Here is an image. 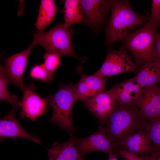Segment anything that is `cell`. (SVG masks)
I'll use <instances>...</instances> for the list:
<instances>
[{"instance_id":"cell-16","label":"cell","mask_w":160,"mask_h":160,"mask_svg":"<svg viewBox=\"0 0 160 160\" xmlns=\"http://www.w3.org/2000/svg\"><path fill=\"white\" fill-rule=\"evenodd\" d=\"M49 160H83L72 136L63 143L56 142L51 148H46Z\"/></svg>"},{"instance_id":"cell-23","label":"cell","mask_w":160,"mask_h":160,"mask_svg":"<svg viewBox=\"0 0 160 160\" xmlns=\"http://www.w3.org/2000/svg\"><path fill=\"white\" fill-rule=\"evenodd\" d=\"M75 102H87L93 96L87 85L80 78L79 81L75 84L74 92Z\"/></svg>"},{"instance_id":"cell-20","label":"cell","mask_w":160,"mask_h":160,"mask_svg":"<svg viewBox=\"0 0 160 160\" xmlns=\"http://www.w3.org/2000/svg\"><path fill=\"white\" fill-rule=\"evenodd\" d=\"M8 79L5 76L3 71V66L1 65L0 68V99L10 104L15 110L21 113V102L18 100L17 97L11 94L8 89L9 84Z\"/></svg>"},{"instance_id":"cell-3","label":"cell","mask_w":160,"mask_h":160,"mask_svg":"<svg viewBox=\"0 0 160 160\" xmlns=\"http://www.w3.org/2000/svg\"><path fill=\"white\" fill-rule=\"evenodd\" d=\"M157 27V23L149 21L121 40L122 46L133 56L138 68L146 62L154 61Z\"/></svg>"},{"instance_id":"cell-8","label":"cell","mask_w":160,"mask_h":160,"mask_svg":"<svg viewBox=\"0 0 160 160\" xmlns=\"http://www.w3.org/2000/svg\"><path fill=\"white\" fill-rule=\"evenodd\" d=\"M35 46L33 41L25 50L5 59V65L3 67V71L5 76L9 83L17 86L23 94L26 87L23 83V76L30 53Z\"/></svg>"},{"instance_id":"cell-31","label":"cell","mask_w":160,"mask_h":160,"mask_svg":"<svg viewBox=\"0 0 160 160\" xmlns=\"http://www.w3.org/2000/svg\"><path fill=\"white\" fill-rule=\"evenodd\" d=\"M157 27L160 29V19L157 23Z\"/></svg>"},{"instance_id":"cell-4","label":"cell","mask_w":160,"mask_h":160,"mask_svg":"<svg viewBox=\"0 0 160 160\" xmlns=\"http://www.w3.org/2000/svg\"><path fill=\"white\" fill-rule=\"evenodd\" d=\"M75 87V84H61L57 92L47 99L53 109L52 116L48 121L55 124L71 136L76 131L72 124L73 108L76 102Z\"/></svg>"},{"instance_id":"cell-12","label":"cell","mask_w":160,"mask_h":160,"mask_svg":"<svg viewBox=\"0 0 160 160\" xmlns=\"http://www.w3.org/2000/svg\"><path fill=\"white\" fill-rule=\"evenodd\" d=\"M116 102L109 90L96 94L85 103L86 108L103 123L114 109Z\"/></svg>"},{"instance_id":"cell-30","label":"cell","mask_w":160,"mask_h":160,"mask_svg":"<svg viewBox=\"0 0 160 160\" xmlns=\"http://www.w3.org/2000/svg\"><path fill=\"white\" fill-rule=\"evenodd\" d=\"M107 154L108 157V160H119L117 154L113 152H110Z\"/></svg>"},{"instance_id":"cell-28","label":"cell","mask_w":160,"mask_h":160,"mask_svg":"<svg viewBox=\"0 0 160 160\" xmlns=\"http://www.w3.org/2000/svg\"><path fill=\"white\" fill-rule=\"evenodd\" d=\"M153 56L154 61L160 62V33H158L156 37Z\"/></svg>"},{"instance_id":"cell-1","label":"cell","mask_w":160,"mask_h":160,"mask_svg":"<svg viewBox=\"0 0 160 160\" xmlns=\"http://www.w3.org/2000/svg\"><path fill=\"white\" fill-rule=\"evenodd\" d=\"M111 11L105 30L106 42L108 47L122 40L150 20V15L136 12L128 0H113Z\"/></svg>"},{"instance_id":"cell-9","label":"cell","mask_w":160,"mask_h":160,"mask_svg":"<svg viewBox=\"0 0 160 160\" xmlns=\"http://www.w3.org/2000/svg\"><path fill=\"white\" fill-rule=\"evenodd\" d=\"M135 105L145 119L160 116V90L156 85L142 88Z\"/></svg>"},{"instance_id":"cell-22","label":"cell","mask_w":160,"mask_h":160,"mask_svg":"<svg viewBox=\"0 0 160 160\" xmlns=\"http://www.w3.org/2000/svg\"><path fill=\"white\" fill-rule=\"evenodd\" d=\"M145 129L154 144L155 153L160 150V116L146 119Z\"/></svg>"},{"instance_id":"cell-2","label":"cell","mask_w":160,"mask_h":160,"mask_svg":"<svg viewBox=\"0 0 160 160\" xmlns=\"http://www.w3.org/2000/svg\"><path fill=\"white\" fill-rule=\"evenodd\" d=\"M145 120L134 104L121 105L116 103L103 123L115 148L127 137L144 129Z\"/></svg>"},{"instance_id":"cell-27","label":"cell","mask_w":160,"mask_h":160,"mask_svg":"<svg viewBox=\"0 0 160 160\" xmlns=\"http://www.w3.org/2000/svg\"><path fill=\"white\" fill-rule=\"evenodd\" d=\"M117 154L125 160H147L145 156H140L126 151L120 150Z\"/></svg>"},{"instance_id":"cell-18","label":"cell","mask_w":160,"mask_h":160,"mask_svg":"<svg viewBox=\"0 0 160 160\" xmlns=\"http://www.w3.org/2000/svg\"><path fill=\"white\" fill-rule=\"evenodd\" d=\"M58 12L54 0L41 1L38 17L35 23L38 32H42L52 22Z\"/></svg>"},{"instance_id":"cell-32","label":"cell","mask_w":160,"mask_h":160,"mask_svg":"<svg viewBox=\"0 0 160 160\" xmlns=\"http://www.w3.org/2000/svg\"><path fill=\"white\" fill-rule=\"evenodd\" d=\"M159 87V89H160V87Z\"/></svg>"},{"instance_id":"cell-7","label":"cell","mask_w":160,"mask_h":160,"mask_svg":"<svg viewBox=\"0 0 160 160\" xmlns=\"http://www.w3.org/2000/svg\"><path fill=\"white\" fill-rule=\"evenodd\" d=\"M71 136L83 158L90 152L100 151L107 154L114 151V145L103 125H99L96 132L86 137L79 138Z\"/></svg>"},{"instance_id":"cell-10","label":"cell","mask_w":160,"mask_h":160,"mask_svg":"<svg viewBox=\"0 0 160 160\" xmlns=\"http://www.w3.org/2000/svg\"><path fill=\"white\" fill-rule=\"evenodd\" d=\"M113 1L110 0H81L84 23L93 29L101 26L111 10Z\"/></svg>"},{"instance_id":"cell-15","label":"cell","mask_w":160,"mask_h":160,"mask_svg":"<svg viewBox=\"0 0 160 160\" xmlns=\"http://www.w3.org/2000/svg\"><path fill=\"white\" fill-rule=\"evenodd\" d=\"M0 137L1 140L6 138H11L14 139L18 138H24L41 144L39 139L31 135L23 128L15 116L14 109L1 118Z\"/></svg>"},{"instance_id":"cell-24","label":"cell","mask_w":160,"mask_h":160,"mask_svg":"<svg viewBox=\"0 0 160 160\" xmlns=\"http://www.w3.org/2000/svg\"><path fill=\"white\" fill-rule=\"evenodd\" d=\"M31 77L40 79L44 83L51 82L53 78L52 73L45 68L43 64L34 66L30 71Z\"/></svg>"},{"instance_id":"cell-26","label":"cell","mask_w":160,"mask_h":160,"mask_svg":"<svg viewBox=\"0 0 160 160\" xmlns=\"http://www.w3.org/2000/svg\"><path fill=\"white\" fill-rule=\"evenodd\" d=\"M160 19V0H152L149 22L157 23Z\"/></svg>"},{"instance_id":"cell-13","label":"cell","mask_w":160,"mask_h":160,"mask_svg":"<svg viewBox=\"0 0 160 160\" xmlns=\"http://www.w3.org/2000/svg\"><path fill=\"white\" fill-rule=\"evenodd\" d=\"M48 103L47 99L39 97L26 87L21 103V118L27 117L32 121H35L39 116L47 113Z\"/></svg>"},{"instance_id":"cell-6","label":"cell","mask_w":160,"mask_h":160,"mask_svg":"<svg viewBox=\"0 0 160 160\" xmlns=\"http://www.w3.org/2000/svg\"><path fill=\"white\" fill-rule=\"evenodd\" d=\"M138 69L135 62L122 46L119 50L108 51L101 67L94 74L100 77H110L125 72H136Z\"/></svg>"},{"instance_id":"cell-11","label":"cell","mask_w":160,"mask_h":160,"mask_svg":"<svg viewBox=\"0 0 160 160\" xmlns=\"http://www.w3.org/2000/svg\"><path fill=\"white\" fill-rule=\"evenodd\" d=\"M118 146L120 150L127 151L138 156H151L155 153L152 142L145 128L127 137L120 142Z\"/></svg>"},{"instance_id":"cell-17","label":"cell","mask_w":160,"mask_h":160,"mask_svg":"<svg viewBox=\"0 0 160 160\" xmlns=\"http://www.w3.org/2000/svg\"><path fill=\"white\" fill-rule=\"evenodd\" d=\"M136 73L134 77L142 88L156 85L160 82V62H146L138 68Z\"/></svg>"},{"instance_id":"cell-5","label":"cell","mask_w":160,"mask_h":160,"mask_svg":"<svg viewBox=\"0 0 160 160\" xmlns=\"http://www.w3.org/2000/svg\"><path fill=\"white\" fill-rule=\"evenodd\" d=\"M74 31L60 24L45 32L33 34V41L35 46L40 45L46 53H54L59 56H68L83 60L78 57L74 50L72 38Z\"/></svg>"},{"instance_id":"cell-21","label":"cell","mask_w":160,"mask_h":160,"mask_svg":"<svg viewBox=\"0 0 160 160\" xmlns=\"http://www.w3.org/2000/svg\"><path fill=\"white\" fill-rule=\"evenodd\" d=\"M77 70L81 74V78L88 87L93 96L104 92L107 80L109 77H100L94 74H84L80 68Z\"/></svg>"},{"instance_id":"cell-14","label":"cell","mask_w":160,"mask_h":160,"mask_svg":"<svg viewBox=\"0 0 160 160\" xmlns=\"http://www.w3.org/2000/svg\"><path fill=\"white\" fill-rule=\"evenodd\" d=\"M142 89L134 77L114 85L109 90L117 103L135 105Z\"/></svg>"},{"instance_id":"cell-25","label":"cell","mask_w":160,"mask_h":160,"mask_svg":"<svg viewBox=\"0 0 160 160\" xmlns=\"http://www.w3.org/2000/svg\"><path fill=\"white\" fill-rule=\"evenodd\" d=\"M44 61L43 63L45 68L48 71L53 73L60 64V56L54 53H44Z\"/></svg>"},{"instance_id":"cell-29","label":"cell","mask_w":160,"mask_h":160,"mask_svg":"<svg viewBox=\"0 0 160 160\" xmlns=\"http://www.w3.org/2000/svg\"><path fill=\"white\" fill-rule=\"evenodd\" d=\"M147 160H160V151L151 156H146Z\"/></svg>"},{"instance_id":"cell-19","label":"cell","mask_w":160,"mask_h":160,"mask_svg":"<svg viewBox=\"0 0 160 160\" xmlns=\"http://www.w3.org/2000/svg\"><path fill=\"white\" fill-rule=\"evenodd\" d=\"M63 23L66 28L72 25L84 21V15L81 0H66L64 7Z\"/></svg>"}]
</instances>
